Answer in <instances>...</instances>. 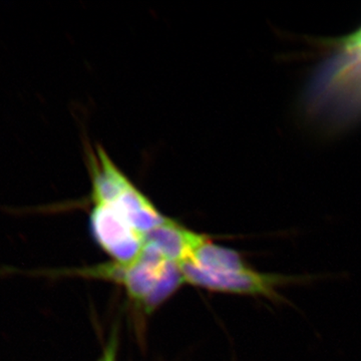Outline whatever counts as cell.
Masks as SVG:
<instances>
[{
    "instance_id": "obj_1",
    "label": "cell",
    "mask_w": 361,
    "mask_h": 361,
    "mask_svg": "<svg viewBox=\"0 0 361 361\" xmlns=\"http://www.w3.org/2000/svg\"><path fill=\"white\" fill-rule=\"evenodd\" d=\"M44 274L113 282L123 287L130 300L147 313L153 312L185 284L180 266L149 245H145L139 258L129 264L111 261L89 267L49 270Z\"/></svg>"
},
{
    "instance_id": "obj_2",
    "label": "cell",
    "mask_w": 361,
    "mask_h": 361,
    "mask_svg": "<svg viewBox=\"0 0 361 361\" xmlns=\"http://www.w3.org/2000/svg\"><path fill=\"white\" fill-rule=\"evenodd\" d=\"M185 283L207 290L252 297H262L275 304L292 303L279 292L280 288L307 285L322 278L320 275H285L262 273L243 263L219 269H205L184 263L180 264Z\"/></svg>"
},
{
    "instance_id": "obj_3",
    "label": "cell",
    "mask_w": 361,
    "mask_h": 361,
    "mask_svg": "<svg viewBox=\"0 0 361 361\" xmlns=\"http://www.w3.org/2000/svg\"><path fill=\"white\" fill-rule=\"evenodd\" d=\"M90 229L97 245L114 262L129 264L144 250V235L115 207L94 204L90 213Z\"/></svg>"
},
{
    "instance_id": "obj_4",
    "label": "cell",
    "mask_w": 361,
    "mask_h": 361,
    "mask_svg": "<svg viewBox=\"0 0 361 361\" xmlns=\"http://www.w3.org/2000/svg\"><path fill=\"white\" fill-rule=\"evenodd\" d=\"M210 237L188 229L177 221L168 218L145 235V245L155 248L170 262L180 265L194 257L195 253Z\"/></svg>"
},
{
    "instance_id": "obj_5",
    "label": "cell",
    "mask_w": 361,
    "mask_h": 361,
    "mask_svg": "<svg viewBox=\"0 0 361 361\" xmlns=\"http://www.w3.org/2000/svg\"><path fill=\"white\" fill-rule=\"evenodd\" d=\"M90 161L92 203L111 205L134 185L101 147Z\"/></svg>"
},
{
    "instance_id": "obj_6",
    "label": "cell",
    "mask_w": 361,
    "mask_h": 361,
    "mask_svg": "<svg viewBox=\"0 0 361 361\" xmlns=\"http://www.w3.org/2000/svg\"><path fill=\"white\" fill-rule=\"evenodd\" d=\"M111 206L120 211L133 227L144 236L168 219L135 185Z\"/></svg>"
}]
</instances>
